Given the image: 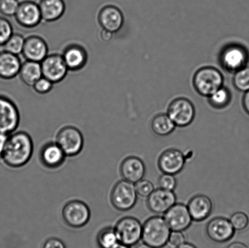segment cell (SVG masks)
<instances>
[{"instance_id":"cell-1","label":"cell","mask_w":249,"mask_h":248,"mask_svg":"<svg viewBox=\"0 0 249 248\" xmlns=\"http://www.w3.org/2000/svg\"><path fill=\"white\" fill-rule=\"evenodd\" d=\"M33 150V140L28 133H14L9 135L2 159L7 166L18 168L28 164Z\"/></svg>"},{"instance_id":"cell-2","label":"cell","mask_w":249,"mask_h":248,"mask_svg":"<svg viewBox=\"0 0 249 248\" xmlns=\"http://www.w3.org/2000/svg\"><path fill=\"white\" fill-rule=\"evenodd\" d=\"M172 232L164 218L153 216L143 223L142 239L143 243L154 248H161L168 242Z\"/></svg>"},{"instance_id":"cell-3","label":"cell","mask_w":249,"mask_h":248,"mask_svg":"<svg viewBox=\"0 0 249 248\" xmlns=\"http://www.w3.org/2000/svg\"><path fill=\"white\" fill-rule=\"evenodd\" d=\"M223 77L216 68L205 67L195 73L194 84L195 89L202 96L210 97L223 87Z\"/></svg>"},{"instance_id":"cell-4","label":"cell","mask_w":249,"mask_h":248,"mask_svg":"<svg viewBox=\"0 0 249 248\" xmlns=\"http://www.w3.org/2000/svg\"><path fill=\"white\" fill-rule=\"evenodd\" d=\"M138 196L134 183L123 180L118 182L112 189L111 203L117 210L129 211L136 205Z\"/></svg>"},{"instance_id":"cell-5","label":"cell","mask_w":249,"mask_h":248,"mask_svg":"<svg viewBox=\"0 0 249 248\" xmlns=\"http://www.w3.org/2000/svg\"><path fill=\"white\" fill-rule=\"evenodd\" d=\"M56 143L64 152L66 156H76L81 152L84 138L79 130L74 126H66L61 129L56 137Z\"/></svg>"},{"instance_id":"cell-6","label":"cell","mask_w":249,"mask_h":248,"mask_svg":"<svg viewBox=\"0 0 249 248\" xmlns=\"http://www.w3.org/2000/svg\"><path fill=\"white\" fill-rule=\"evenodd\" d=\"M142 228L143 225L137 218L125 217L119 220L114 228L119 242L131 247L142 239Z\"/></svg>"},{"instance_id":"cell-7","label":"cell","mask_w":249,"mask_h":248,"mask_svg":"<svg viewBox=\"0 0 249 248\" xmlns=\"http://www.w3.org/2000/svg\"><path fill=\"white\" fill-rule=\"evenodd\" d=\"M62 218L66 224L73 228L84 227L91 217V211L86 203L80 200L68 202L62 210Z\"/></svg>"},{"instance_id":"cell-8","label":"cell","mask_w":249,"mask_h":248,"mask_svg":"<svg viewBox=\"0 0 249 248\" xmlns=\"http://www.w3.org/2000/svg\"><path fill=\"white\" fill-rule=\"evenodd\" d=\"M19 120L16 104L7 97L0 96V133L11 134L18 128Z\"/></svg>"},{"instance_id":"cell-9","label":"cell","mask_w":249,"mask_h":248,"mask_svg":"<svg viewBox=\"0 0 249 248\" xmlns=\"http://www.w3.org/2000/svg\"><path fill=\"white\" fill-rule=\"evenodd\" d=\"M167 114L176 126L185 127L190 125L194 120L195 107L189 99H177L170 104Z\"/></svg>"},{"instance_id":"cell-10","label":"cell","mask_w":249,"mask_h":248,"mask_svg":"<svg viewBox=\"0 0 249 248\" xmlns=\"http://www.w3.org/2000/svg\"><path fill=\"white\" fill-rule=\"evenodd\" d=\"M40 63L43 77L50 80L53 84L64 80L69 71L62 55L57 53L48 54Z\"/></svg>"},{"instance_id":"cell-11","label":"cell","mask_w":249,"mask_h":248,"mask_svg":"<svg viewBox=\"0 0 249 248\" xmlns=\"http://www.w3.org/2000/svg\"><path fill=\"white\" fill-rule=\"evenodd\" d=\"M163 218L172 231H184L190 227L192 218L187 206L176 203L164 214Z\"/></svg>"},{"instance_id":"cell-12","label":"cell","mask_w":249,"mask_h":248,"mask_svg":"<svg viewBox=\"0 0 249 248\" xmlns=\"http://www.w3.org/2000/svg\"><path fill=\"white\" fill-rule=\"evenodd\" d=\"M14 17L19 25L28 29L36 28L42 21L39 5L32 1L19 2Z\"/></svg>"},{"instance_id":"cell-13","label":"cell","mask_w":249,"mask_h":248,"mask_svg":"<svg viewBox=\"0 0 249 248\" xmlns=\"http://www.w3.org/2000/svg\"><path fill=\"white\" fill-rule=\"evenodd\" d=\"M177 203V196L174 192L161 188L155 189L147 198L146 205L151 212L162 215Z\"/></svg>"},{"instance_id":"cell-14","label":"cell","mask_w":249,"mask_h":248,"mask_svg":"<svg viewBox=\"0 0 249 248\" xmlns=\"http://www.w3.org/2000/svg\"><path fill=\"white\" fill-rule=\"evenodd\" d=\"M249 58L248 50L242 46L231 45L222 53L221 62L226 69L236 72L246 66Z\"/></svg>"},{"instance_id":"cell-15","label":"cell","mask_w":249,"mask_h":248,"mask_svg":"<svg viewBox=\"0 0 249 248\" xmlns=\"http://www.w3.org/2000/svg\"><path fill=\"white\" fill-rule=\"evenodd\" d=\"M185 156L180 150L169 149L163 151L158 159V167L163 174L177 175L182 171Z\"/></svg>"},{"instance_id":"cell-16","label":"cell","mask_w":249,"mask_h":248,"mask_svg":"<svg viewBox=\"0 0 249 248\" xmlns=\"http://www.w3.org/2000/svg\"><path fill=\"white\" fill-rule=\"evenodd\" d=\"M235 231L230 220L224 217L212 218L206 227L208 237L213 241L218 243L229 241L233 237Z\"/></svg>"},{"instance_id":"cell-17","label":"cell","mask_w":249,"mask_h":248,"mask_svg":"<svg viewBox=\"0 0 249 248\" xmlns=\"http://www.w3.org/2000/svg\"><path fill=\"white\" fill-rule=\"evenodd\" d=\"M22 54L26 60L41 63L48 55L47 43L40 36H29L26 38Z\"/></svg>"},{"instance_id":"cell-18","label":"cell","mask_w":249,"mask_h":248,"mask_svg":"<svg viewBox=\"0 0 249 248\" xmlns=\"http://www.w3.org/2000/svg\"><path fill=\"white\" fill-rule=\"evenodd\" d=\"M98 21L102 29L116 33L124 24V16L121 10L112 5L103 7L99 12Z\"/></svg>"},{"instance_id":"cell-19","label":"cell","mask_w":249,"mask_h":248,"mask_svg":"<svg viewBox=\"0 0 249 248\" xmlns=\"http://www.w3.org/2000/svg\"><path fill=\"white\" fill-rule=\"evenodd\" d=\"M146 172L145 165L141 159L131 156L126 158L120 166L121 176L124 180L136 183L143 179Z\"/></svg>"},{"instance_id":"cell-20","label":"cell","mask_w":249,"mask_h":248,"mask_svg":"<svg viewBox=\"0 0 249 248\" xmlns=\"http://www.w3.org/2000/svg\"><path fill=\"white\" fill-rule=\"evenodd\" d=\"M62 55L68 69L71 71H79L87 65L88 53L82 46L75 44L68 46Z\"/></svg>"},{"instance_id":"cell-21","label":"cell","mask_w":249,"mask_h":248,"mask_svg":"<svg viewBox=\"0 0 249 248\" xmlns=\"http://www.w3.org/2000/svg\"><path fill=\"white\" fill-rule=\"evenodd\" d=\"M187 208L192 220L199 222L207 219L211 215L213 203L209 197L201 194L193 197Z\"/></svg>"},{"instance_id":"cell-22","label":"cell","mask_w":249,"mask_h":248,"mask_svg":"<svg viewBox=\"0 0 249 248\" xmlns=\"http://www.w3.org/2000/svg\"><path fill=\"white\" fill-rule=\"evenodd\" d=\"M66 157L64 152L56 142L47 143L40 152L41 162L44 166L50 169L57 168L62 166Z\"/></svg>"},{"instance_id":"cell-23","label":"cell","mask_w":249,"mask_h":248,"mask_svg":"<svg viewBox=\"0 0 249 248\" xmlns=\"http://www.w3.org/2000/svg\"><path fill=\"white\" fill-rule=\"evenodd\" d=\"M21 65L18 55L5 50L0 52V79H14L19 75Z\"/></svg>"},{"instance_id":"cell-24","label":"cell","mask_w":249,"mask_h":248,"mask_svg":"<svg viewBox=\"0 0 249 248\" xmlns=\"http://www.w3.org/2000/svg\"><path fill=\"white\" fill-rule=\"evenodd\" d=\"M42 20L46 22L57 21L65 14L64 0H41L38 4Z\"/></svg>"},{"instance_id":"cell-25","label":"cell","mask_w":249,"mask_h":248,"mask_svg":"<svg viewBox=\"0 0 249 248\" xmlns=\"http://www.w3.org/2000/svg\"><path fill=\"white\" fill-rule=\"evenodd\" d=\"M19 75L24 84L28 86L33 87L43 77L41 63L26 60L21 65Z\"/></svg>"},{"instance_id":"cell-26","label":"cell","mask_w":249,"mask_h":248,"mask_svg":"<svg viewBox=\"0 0 249 248\" xmlns=\"http://www.w3.org/2000/svg\"><path fill=\"white\" fill-rule=\"evenodd\" d=\"M151 130L155 134L165 137L175 131L176 125L168 114H159L153 118L151 123Z\"/></svg>"},{"instance_id":"cell-27","label":"cell","mask_w":249,"mask_h":248,"mask_svg":"<svg viewBox=\"0 0 249 248\" xmlns=\"http://www.w3.org/2000/svg\"><path fill=\"white\" fill-rule=\"evenodd\" d=\"M97 242L100 248H113L118 245L119 242L114 228L102 230L97 235Z\"/></svg>"},{"instance_id":"cell-28","label":"cell","mask_w":249,"mask_h":248,"mask_svg":"<svg viewBox=\"0 0 249 248\" xmlns=\"http://www.w3.org/2000/svg\"><path fill=\"white\" fill-rule=\"evenodd\" d=\"M209 97V101L214 108H225L230 103L231 96L230 92L225 87H221Z\"/></svg>"},{"instance_id":"cell-29","label":"cell","mask_w":249,"mask_h":248,"mask_svg":"<svg viewBox=\"0 0 249 248\" xmlns=\"http://www.w3.org/2000/svg\"><path fill=\"white\" fill-rule=\"evenodd\" d=\"M26 39L19 33H13L4 44V50L18 55L23 52Z\"/></svg>"},{"instance_id":"cell-30","label":"cell","mask_w":249,"mask_h":248,"mask_svg":"<svg viewBox=\"0 0 249 248\" xmlns=\"http://www.w3.org/2000/svg\"><path fill=\"white\" fill-rule=\"evenodd\" d=\"M233 84L239 91L244 92L249 91V67L246 66L235 72Z\"/></svg>"},{"instance_id":"cell-31","label":"cell","mask_w":249,"mask_h":248,"mask_svg":"<svg viewBox=\"0 0 249 248\" xmlns=\"http://www.w3.org/2000/svg\"><path fill=\"white\" fill-rule=\"evenodd\" d=\"M230 222L235 230L243 231L248 227L249 218L245 213L237 212L231 216Z\"/></svg>"},{"instance_id":"cell-32","label":"cell","mask_w":249,"mask_h":248,"mask_svg":"<svg viewBox=\"0 0 249 248\" xmlns=\"http://www.w3.org/2000/svg\"><path fill=\"white\" fill-rule=\"evenodd\" d=\"M19 4L18 0H0V13L4 16H14Z\"/></svg>"},{"instance_id":"cell-33","label":"cell","mask_w":249,"mask_h":248,"mask_svg":"<svg viewBox=\"0 0 249 248\" xmlns=\"http://www.w3.org/2000/svg\"><path fill=\"white\" fill-rule=\"evenodd\" d=\"M13 34V28L7 19L0 17V46H4Z\"/></svg>"},{"instance_id":"cell-34","label":"cell","mask_w":249,"mask_h":248,"mask_svg":"<svg viewBox=\"0 0 249 248\" xmlns=\"http://www.w3.org/2000/svg\"><path fill=\"white\" fill-rule=\"evenodd\" d=\"M134 185L138 195L144 198H147L155 190L153 184L148 180L142 179L137 182Z\"/></svg>"},{"instance_id":"cell-35","label":"cell","mask_w":249,"mask_h":248,"mask_svg":"<svg viewBox=\"0 0 249 248\" xmlns=\"http://www.w3.org/2000/svg\"><path fill=\"white\" fill-rule=\"evenodd\" d=\"M160 188L165 190L173 191L177 186V180L174 175L163 174L159 179Z\"/></svg>"},{"instance_id":"cell-36","label":"cell","mask_w":249,"mask_h":248,"mask_svg":"<svg viewBox=\"0 0 249 248\" xmlns=\"http://www.w3.org/2000/svg\"><path fill=\"white\" fill-rule=\"evenodd\" d=\"M53 83L50 80L42 77L34 84L33 86L34 91L36 93L41 95L48 94L53 89Z\"/></svg>"},{"instance_id":"cell-37","label":"cell","mask_w":249,"mask_h":248,"mask_svg":"<svg viewBox=\"0 0 249 248\" xmlns=\"http://www.w3.org/2000/svg\"><path fill=\"white\" fill-rule=\"evenodd\" d=\"M185 240L184 235L182 231H172L170 233L168 243H169L171 246L177 248L184 244Z\"/></svg>"},{"instance_id":"cell-38","label":"cell","mask_w":249,"mask_h":248,"mask_svg":"<svg viewBox=\"0 0 249 248\" xmlns=\"http://www.w3.org/2000/svg\"><path fill=\"white\" fill-rule=\"evenodd\" d=\"M41 248H66V247L62 240L53 237L46 240Z\"/></svg>"},{"instance_id":"cell-39","label":"cell","mask_w":249,"mask_h":248,"mask_svg":"<svg viewBox=\"0 0 249 248\" xmlns=\"http://www.w3.org/2000/svg\"><path fill=\"white\" fill-rule=\"evenodd\" d=\"M9 135L0 133V158H2V155H3Z\"/></svg>"},{"instance_id":"cell-40","label":"cell","mask_w":249,"mask_h":248,"mask_svg":"<svg viewBox=\"0 0 249 248\" xmlns=\"http://www.w3.org/2000/svg\"><path fill=\"white\" fill-rule=\"evenodd\" d=\"M113 33L105 30V29H102L101 33H100V36H101L102 40L105 41V42H108V41H110L111 38H113Z\"/></svg>"},{"instance_id":"cell-41","label":"cell","mask_w":249,"mask_h":248,"mask_svg":"<svg viewBox=\"0 0 249 248\" xmlns=\"http://www.w3.org/2000/svg\"><path fill=\"white\" fill-rule=\"evenodd\" d=\"M243 105L245 111L249 115V91L246 92L243 99Z\"/></svg>"},{"instance_id":"cell-42","label":"cell","mask_w":249,"mask_h":248,"mask_svg":"<svg viewBox=\"0 0 249 248\" xmlns=\"http://www.w3.org/2000/svg\"><path fill=\"white\" fill-rule=\"evenodd\" d=\"M227 248H248L246 245L240 242H234L229 245Z\"/></svg>"},{"instance_id":"cell-43","label":"cell","mask_w":249,"mask_h":248,"mask_svg":"<svg viewBox=\"0 0 249 248\" xmlns=\"http://www.w3.org/2000/svg\"><path fill=\"white\" fill-rule=\"evenodd\" d=\"M175 248H197L196 247L194 246V245L189 244V243H184L180 246L178 247Z\"/></svg>"},{"instance_id":"cell-44","label":"cell","mask_w":249,"mask_h":248,"mask_svg":"<svg viewBox=\"0 0 249 248\" xmlns=\"http://www.w3.org/2000/svg\"><path fill=\"white\" fill-rule=\"evenodd\" d=\"M135 248H154L150 246H149L148 245L145 244L143 243L142 244L138 245Z\"/></svg>"},{"instance_id":"cell-45","label":"cell","mask_w":249,"mask_h":248,"mask_svg":"<svg viewBox=\"0 0 249 248\" xmlns=\"http://www.w3.org/2000/svg\"><path fill=\"white\" fill-rule=\"evenodd\" d=\"M113 248H130V247L127 246V245L121 244V243H119V244L116 245Z\"/></svg>"}]
</instances>
